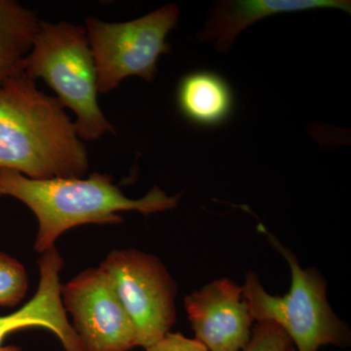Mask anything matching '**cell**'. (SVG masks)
<instances>
[{"instance_id": "obj_11", "label": "cell", "mask_w": 351, "mask_h": 351, "mask_svg": "<svg viewBox=\"0 0 351 351\" xmlns=\"http://www.w3.org/2000/svg\"><path fill=\"white\" fill-rule=\"evenodd\" d=\"M177 101L186 119L204 126L223 123L233 107L232 90L228 83L209 71L184 76L178 87Z\"/></svg>"}, {"instance_id": "obj_6", "label": "cell", "mask_w": 351, "mask_h": 351, "mask_svg": "<svg viewBox=\"0 0 351 351\" xmlns=\"http://www.w3.org/2000/svg\"><path fill=\"white\" fill-rule=\"evenodd\" d=\"M99 267L107 276L147 348L162 339L177 320V284L156 256L137 249H117Z\"/></svg>"}, {"instance_id": "obj_8", "label": "cell", "mask_w": 351, "mask_h": 351, "mask_svg": "<svg viewBox=\"0 0 351 351\" xmlns=\"http://www.w3.org/2000/svg\"><path fill=\"white\" fill-rule=\"evenodd\" d=\"M184 307L195 339L210 351H243L254 318L243 287L228 278L212 281L186 295Z\"/></svg>"}, {"instance_id": "obj_3", "label": "cell", "mask_w": 351, "mask_h": 351, "mask_svg": "<svg viewBox=\"0 0 351 351\" xmlns=\"http://www.w3.org/2000/svg\"><path fill=\"white\" fill-rule=\"evenodd\" d=\"M24 73L34 80H43L62 106L75 113L83 142L115 134L99 105L98 75L84 25L41 21Z\"/></svg>"}, {"instance_id": "obj_7", "label": "cell", "mask_w": 351, "mask_h": 351, "mask_svg": "<svg viewBox=\"0 0 351 351\" xmlns=\"http://www.w3.org/2000/svg\"><path fill=\"white\" fill-rule=\"evenodd\" d=\"M62 304L85 351H130L135 328L105 272L83 270L62 285Z\"/></svg>"}, {"instance_id": "obj_13", "label": "cell", "mask_w": 351, "mask_h": 351, "mask_svg": "<svg viewBox=\"0 0 351 351\" xmlns=\"http://www.w3.org/2000/svg\"><path fill=\"white\" fill-rule=\"evenodd\" d=\"M29 276L24 265L0 252V307H15L25 299Z\"/></svg>"}, {"instance_id": "obj_5", "label": "cell", "mask_w": 351, "mask_h": 351, "mask_svg": "<svg viewBox=\"0 0 351 351\" xmlns=\"http://www.w3.org/2000/svg\"><path fill=\"white\" fill-rule=\"evenodd\" d=\"M179 16L178 7L167 4L128 22L87 18L84 27L98 75L99 93L114 91L131 76L154 82L159 58L171 52L167 36Z\"/></svg>"}, {"instance_id": "obj_4", "label": "cell", "mask_w": 351, "mask_h": 351, "mask_svg": "<svg viewBox=\"0 0 351 351\" xmlns=\"http://www.w3.org/2000/svg\"><path fill=\"white\" fill-rule=\"evenodd\" d=\"M270 243L287 260L291 269L290 291L272 295L263 287L257 274L248 271L243 297L257 322H272L287 334L295 351H318L321 346H348L350 332L339 319L327 300V285L317 270L304 269L294 254L267 230Z\"/></svg>"}, {"instance_id": "obj_12", "label": "cell", "mask_w": 351, "mask_h": 351, "mask_svg": "<svg viewBox=\"0 0 351 351\" xmlns=\"http://www.w3.org/2000/svg\"><path fill=\"white\" fill-rule=\"evenodd\" d=\"M40 22L34 11L19 2L0 0V83L24 73Z\"/></svg>"}, {"instance_id": "obj_10", "label": "cell", "mask_w": 351, "mask_h": 351, "mask_svg": "<svg viewBox=\"0 0 351 351\" xmlns=\"http://www.w3.org/2000/svg\"><path fill=\"white\" fill-rule=\"evenodd\" d=\"M315 9H338L351 13L350 0H228L221 1L210 14L200 40L211 43L219 53L232 48L235 38L258 21L284 13L304 12Z\"/></svg>"}, {"instance_id": "obj_9", "label": "cell", "mask_w": 351, "mask_h": 351, "mask_svg": "<svg viewBox=\"0 0 351 351\" xmlns=\"http://www.w3.org/2000/svg\"><path fill=\"white\" fill-rule=\"evenodd\" d=\"M38 263L39 282L36 295L18 311L0 316V351H23L19 346L4 345V341L9 335L27 328L49 330L66 351H85L62 304L64 258L55 247L41 254Z\"/></svg>"}, {"instance_id": "obj_16", "label": "cell", "mask_w": 351, "mask_h": 351, "mask_svg": "<svg viewBox=\"0 0 351 351\" xmlns=\"http://www.w3.org/2000/svg\"><path fill=\"white\" fill-rule=\"evenodd\" d=\"M286 351H295V348H294V346H293L292 343L289 345L287 350Z\"/></svg>"}, {"instance_id": "obj_14", "label": "cell", "mask_w": 351, "mask_h": 351, "mask_svg": "<svg viewBox=\"0 0 351 351\" xmlns=\"http://www.w3.org/2000/svg\"><path fill=\"white\" fill-rule=\"evenodd\" d=\"M291 341L278 325L258 322L252 330L248 345L243 351H286Z\"/></svg>"}, {"instance_id": "obj_2", "label": "cell", "mask_w": 351, "mask_h": 351, "mask_svg": "<svg viewBox=\"0 0 351 351\" xmlns=\"http://www.w3.org/2000/svg\"><path fill=\"white\" fill-rule=\"evenodd\" d=\"M21 201L36 217L38 234L34 249L38 253L55 248L57 240L71 228L84 225H119L120 212L145 215L175 209L181 195H168L154 186L138 199L129 198L113 178L104 173L88 177L32 180L15 171L0 169V197Z\"/></svg>"}, {"instance_id": "obj_15", "label": "cell", "mask_w": 351, "mask_h": 351, "mask_svg": "<svg viewBox=\"0 0 351 351\" xmlns=\"http://www.w3.org/2000/svg\"><path fill=\"white\" fill-rule=\"evenodd\" d=\"M145 351H210L206 346L195 339H189L180 332H168L154 345L147 346Z\"/></svg>"}, {"instance_id": "obj_1", "label": "cell", "mask_w": 351, "mask_h": 351, "mask_svg": "<svg viewBox=\"0 0 351 351\" xmlns=\"http://www.w3.org/2000/svg\"><path fill=\"white\" fill-rule=\"evenodd\" d=\"M0 169L32 180L82 178L89 170L75 121L25 73L0 83Z\"/></svg>"}]
</instances>
